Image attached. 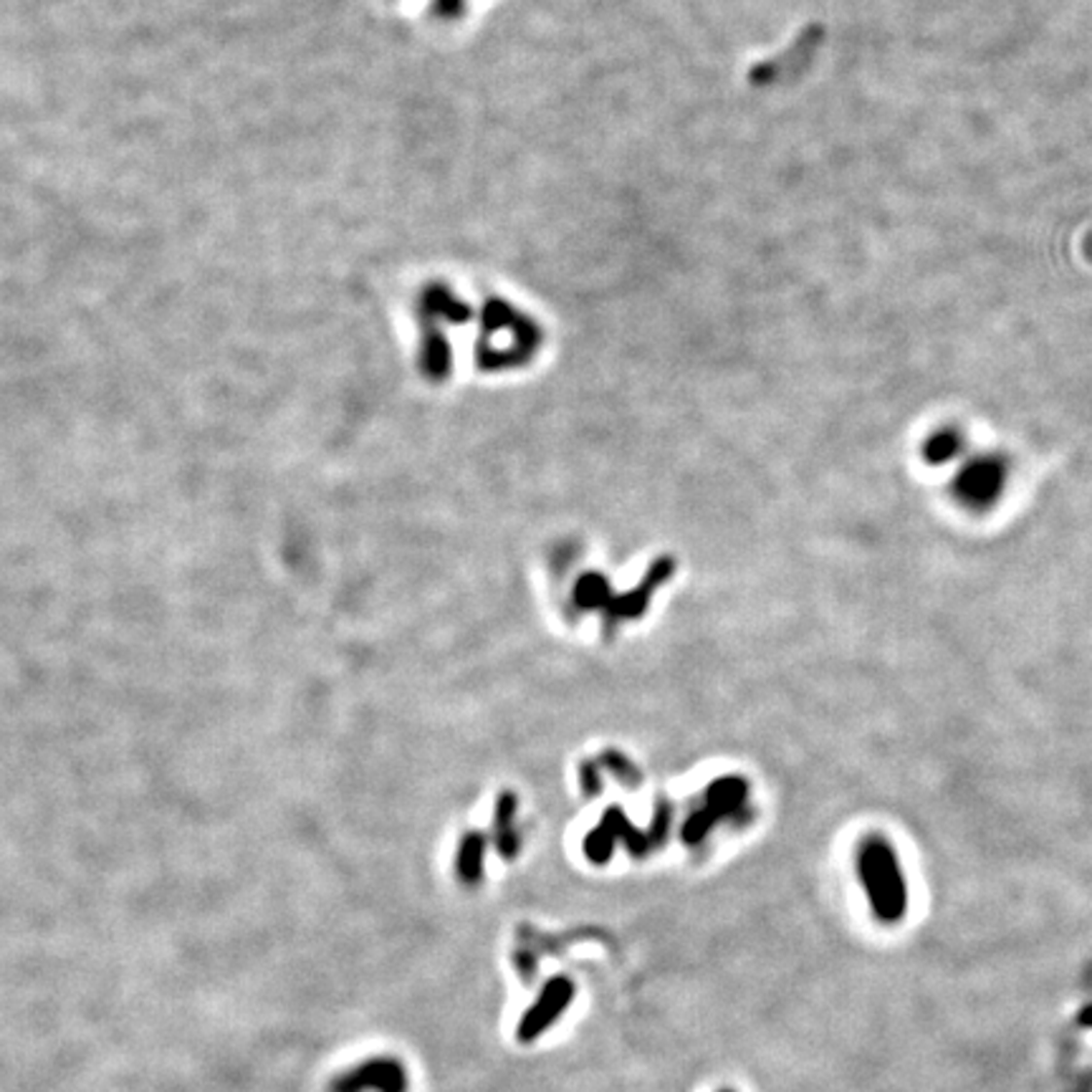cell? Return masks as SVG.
Masks as SVG:
<instances>
[{
	"label": "cell",
	"instance_id": "cell-7",
	"mask_svg": "<svg viewBox=\"0 0 1092 1092\" xmlns=\"http://www.w3.org/2000/svg\"><path fill=\"white\" fill-rule=\"evenodd\" d=\"M607 597H610V589H607L605 580H602L600 575L584 577V580L580 581V587H577V602H580L584 610H587V607L605 605Z\"/></svg>",
	"mask_w": 1092,
	"mask_h": 1092
},
{
	"label": "cell",
	"instance_id": "cell-4",
	"mask_svg": "<svg viewBox=\"0 0 1092 1092\" xmlns=\"http://www.w3.org/2000/svg\"><path fill=\"white\" fill-rule=\"evenodd\" d=\"M365 1087H377L379 1092H405L407 1080H405L403 1070L395 1062H372V1065L341 1077L335 1085V1092H362Z\"/></svg>",
	"mask_w": 1092,
	"mask_h": 1092
},
{
	"label": "cell",
	"instance_id": "cell-5",
	"mask_svg": "<svg viewBox=\"0 0 1092 1092\" xmlns=\"http://www.w3.org/2000/svg\"><path fill=\"white\" fill-rule=\"evenodd\" d=\"M961 445H964V442H961L959 433H954V430H941V433H935V436L926 442L923 455H926V461L933 463V466H941V463L951 461V458L959 455Z\"/></svg>",
	"mask_w": 1092,
	"mask_h": 1092
},
{
	"label": "cell",
	"instance_id": "cell-3",
	"mask_svg": "<svg viewBox=\"0 0 1092 1092\" xmlns=\"http://www.w3.org/2000/svg\"><path fill=\"white\" fill-rule=\"evenodd\" d=\"M572 997H575V986H572V981L567 979L549 981L546 989L542 992V997H539L537 1004L526 1011L521 1024H518V1039H521V1042L537 1039L549 1024L556 1022V1017H559L564 1006L572 1002Z\"/></svg>",
	"mask_w": 1092,
	"mask_h": 1092
},
{
	"label": "cell",
	"instance_id": "cell-8",
	"mask_svg": "<svg viewBox=\"0 0 1092 1092\" xmlns=\"http://www.w3.org/2000/svg\"><path fill=\"white\" fill-rule=\"evenodd\" d=\"M1080 1022L1085 1024V1027H1092V1006H1085V1009H1082Z\"/></svg>",
	"mask_w": 1092,
	"mask_h": 1092
},
{
	"label": "cell",
	"instance_id": "cell-1",
	"mask_svg": "<svg viewBox=\"0 0 1092 1092\" xmlns=\"http://www.w3.org/2000/svg\"><path fill=\"white\" fill-rule=\"evenodd\" d=\"M860 878L865 885L872 913L885 923H896L905 916L908 893L893 847L880 837H872L860 853Z\"/></svg>",
	"mask_w": 1092,
	"mask_h": 1092
},
{
	"label": "cell",
	"instance_id": "cell-9",
	"mask_svg": "<svg viewBox=\"0 0 1092 1092\" xmlns=\"http://www.w3.org/2000/svg\"><path fill=\"white\" fill-rule=\"evenodd\" d=\"M723 1092H731V1090H723Z\"/></svg>",
	"mask_w": 1092,
	"mask_h": 1092
},
{
	"label": "cell",
	"instance_id": "cell-2",
	"mask_svg": "<svg viewBox=\"0 0 1092 1092\" xmlns=\"http://www.w3.org/2000/svg\"><path fill=\"white\" fill-rule=\"evenodd\" d=\"M1006 486V463L997 455H984L967 463L954 480L956 499L973 511H986L997 504Z\"/></svg>",
	"mask_w": 1092,
	"mask_h": 1092
},
{
	"label": "cell",
	"instance_id": "cell-6",
	"mask_svg": "<svg viewBox=\"0 0 1092 1092\" xmlns=\"http://www.w3.org/2000/svg\"><path fill=\"white\" fill-rule=\"evenodd\" d=\"M480 860H483V840L478 834H468L458 853V872L463 880L474 883L480 878Z\"/></svg>",
	"mask_w": 1092,
	"mask_h": 1092
}]
</instances>
